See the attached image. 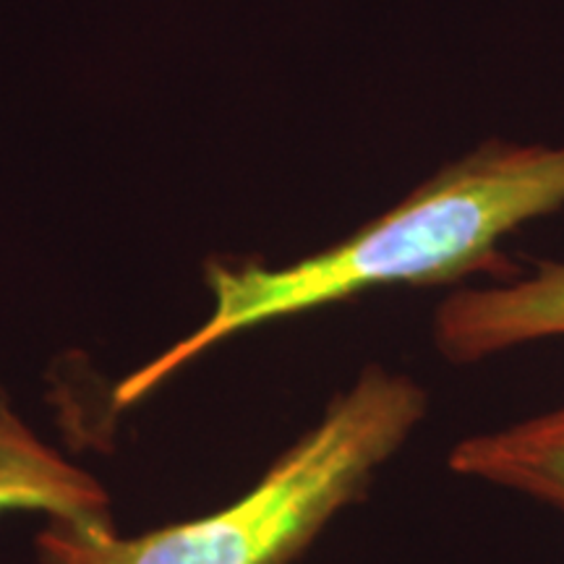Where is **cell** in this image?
I'll list each match as a JSON object with an SVG mask.
<instances>
[{
    "mask_svg": "<svg viewBox=\"0 0 564 564\" xmlns=\"http://www.w3.org/2000/svg\"><path fill=\"white\" fill-rule=\"evenodd\" d=\"M6 510H37L76 525H112L102 484L42 442L0 387V512Z\"/></svg>",
    "mask_w": 564,
    "mask_h": 564,
    "instance_id": "4",
    "label": "cell"
},
{
    "mask_svg": "<svg viewBox=\"0 0 564 564\" xmlns=\"http://www.w3.org/2000/svg\"><path fill=\"white\" fill-rule=\"evenodd\" d=\"M564 207V144L486 141L345 241L288 267L209 264V319L112 392L129 408L212 345L387 285H436L499 270V246Z\"/></svg>",
    "mask_w": 564,
    "mask_h": 564,
    "instance_id": "1",
    "label": "cell"
},
{
    "mask_svg": "<svg viewBox=\"0 0 564 564\" xmlns=\"http://www.w3.org/2000/svg\"><path fill=\"white\" fill-rule=\"evenodd\" d=\"M449 468L525 494L564 514V405L457 442Z\"/></svg>",
    "mask_w": 564,
    "mask_h": 564,
    "instance_id": "5",
    "label": "cell"
},
{
    "mask_svg": "<svg viewBox=\"0 0 564 564\" xmlns=\"http://www.w3.org/2000/svg\"><path fill=\"white\" fill-rule=\"evenodd\" d=\"M546 337H564V262L541 264L507 285L465 288L434 314V343L453 364H476Z\"/></svg>",
    "mask_w": 564,
    "mask_h": 564,
    "instance_id": "3",
    "label": "cell"
},
{
    "mask_svg": "<svg viewBox=\"0 0 564 564\" xmlns=\"http://www.w3.org/2000/svg\"><path fill=\"white\" fill-rule=\"evenodd\" d=\"M426 408L415 379L369 366L236 502L139 539H118L112 525L51 520L34 541L37 564H288L364 497Z\"/></svg>",
    "mask_w": 564,
    "mask_h": 564,
    "instance_id": "2",
    "label": "cell"
}]
</instances>
